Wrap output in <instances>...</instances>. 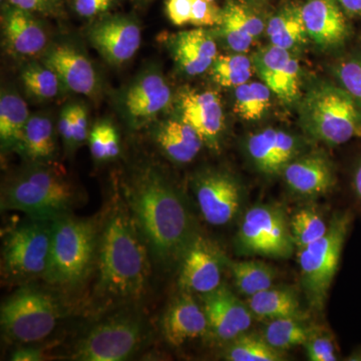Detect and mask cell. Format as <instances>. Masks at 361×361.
<instances>
[{
	"label": "cell",
	"instance_id": "obj_39",
	"mask_svg": "<svg viewBox=\"0 0 361 361\" xmlns=\"http://www.w3.org/2000/svg\"><path fill=\"white\" fill-rule=\"evenodd\" d=\"M223 7L213 0H192L190 25L195 27H218L222 23Z\"/></svg>",
	"mask_w": 361,
	"mask_h": 361
},
{
	"label": "cell",
	"instance_id": "obj_27",
	"mask_svg": "<svg viewBox=\"0 0 361 361\" xmlns=\"http://www.w3.org/2000/svg\"><path fill=\"white\" fill-rule=\"evenodd\" d=\"M265 32L271 44L289 51L302 47L310 39L302 8L296 4H285L278 9L268 20Z\"/></svg>",
	"mask_w": 361,
	"mask_h": 361
},
{
	"label": "cell",
	"instance_id": "obj_23",
	"mask_svg": "<svg viewBox=\"0 0 361 361\" xmlns=\"http://www.w3.org/2000/svg\"><path fill=\"white\" fill-rule=\"evenodd\" d=\"M301 8L308 37L318 47L334 49L348 39L346 14L337 0H305Z\"/></svg>",
	"mask_w": 361,
	"mask_h": 361
},
{
	"label": "cell",
	"instance_id": "obj_5",
	"mask_svg": "<svg viewBox=\"0 0 361 361\" xmlns=\"http://www.w3.org/2000/svg\"><path fill=\"white\" fill-rule=\"evenodd\" d=\"M300 118L306 134L329 146L361 137V106L342 87L315 85L303 97Z\"/></svg>",
	"mask_w": 361,
	"mask_h": 361
},
{
	"label": "cell",
	"instance_id": "obj_8",
	"mask_svg": "<svg viewBox=\"0 0 361 361\" xmlns=\"http://www.w3.org/2000/svg\"><path fill=\"white\" fill-rule=\"evenodd\" d=\"M52 221L28 218L6 232L1 249L2 279L18 285L44 279L51 254Z\"/></svg>",
	"mask_w": 361,
	"mask_h": 361
},
{
	"label": "cell",
	"instance_id": "obj_44",
	"mask_svg": "<svg viewBox=\"0 0 361 361\" xmlns=\"http://www.w3.org/2000/svg\"><path fill=\"white\" fill-rule=\"evenodd\" d=\"M166 14L176 26H185L191 23L192 0H166Z\"/></svg>",
	"mask_w": 361,
	"mask_h": 361
},
{
	"label": "cell",
	"instance_id": "obj_19",
	"mask_svg": "<svg viewBox=\"0 0 361 361\" xmlns=\"http://www.w3.org/2000/svg\"><path fill=\"white\" fill-rule=\"evenodd\" d=\"M161 332L166 342L174 348H180L208 334L205 310L193 293L182 291L171 302L161 317Z\"/></svg>",
	"mask_w": 361,
	"mask_h": 361
},
{
	"label": "cell",
	"instance_id": "obj_38",
	"mask_svg": "<svg viewBox=\"0 0 361 361\" xmlns=\"http://www.w3.org/2000/svg\"><path fill=\"white\" fill-rule=\"evenodd\" d=\"M336 75L341 87L361 106V59L349 58L336 66Z\"/></svg>",
	"mask_w": 361,
	"mask_h": 361
},
{
	"label": "cell",
	"instance_id": "obj_32",
	"mask_svg": "<svg viewBox=\"0 0 361 361\" xmlns=\"http://www.w3.org/2000/svg\"><path fill=\"white\" fill-rule=\"evenodd\" d=\"M209 75L216 85L237 87L248 82L253 75L252 59L241 52L218 54L209 68Z\"/></svg>",
	"mask_w": 361,
	"mask_h": 361
},
{
	"label": "cell",
	"instance_id": "obj_26",
	"mask_svg": "<svg viewBox=\"0 0 361 361\" xmlns=\"http://www.w3.org/2000/svg\"><path fill=\"white\" fill-rule=\"evenodd\" d=\"M153 139L161 154L178 165L191 163L204 145L200 135L179 116L156 125Z\"/></svg>",
	"mask_w": 361,
	"mask_h": 361
},
{
	"label": "cell",
	"instance_id": "obj_10",
	"mask_svg": "<svg viewBox=\"0 0 361 361\" xmlns=\"http://www.w3.org/2000/svg\"><path fill=\"white\" fill-rule=\"evenodd\" d=\"M237 246L244 254L289 258L295 243L283 211L274 206L259 205L252 207L244 215Z\"/></svg>",
	"mask_w": 361,
	"mask_h": 361
},
{
	"label": "cell",
	"instance_id": "obj_15",
	"mask_svg": "<svg viewBox=\"0 0 361 361\" xmlns=\"http://www.w3.org/2000/svg\"><path fill=\"white\" fill-rule=\"evenodd\" d=\"M179 116L200 135L204 145L217 151L225 130V114L219 94L213 90L184 87L177 96Z\"/></svg>",
	"mask_w": 361,
	"mask_h": 361
},
{
	"label": "cell",
	"instance_id": "obj_42",
	"mask_svg": "<svg viewBox=\"0 0 361 361\" xmlns=\"http://www.w3.org/2000/svg\"><path fill=\"white\" fill-rule=\"evenodd\" d=\"M118 0H73V8L78 16L94 18L108 14Z\"/></svg>",
	"mask_w": 361,
	"mask_h": 361
},
{
	"label": "cell",
	"instance_id": "obj_53",
	"mask_svg": "<svg viewBox=\"0 0 361 361\" xmlns=\"http://www.w3.org/2000/svg\"><path fill=\"white\" fill-rule=\"evenodd\" d=\"M213 1H216V0H213Z\"/></svg>",
	"mask_w": 361,
	"mask_h": 361
},
{
	"label": "cell",
	"instance_id": "obj_46",
	"mask_svg": "<svg viewBox=\"0 0 361 361\" xmlns=\"http://www.w3.org/2000/svg\"><path fill=\"white\" fill-rule=\"evenodd\" d=\"M58 129L66 149L71 151L73 148V104H68L59 115Z\"/></svg>",
	"mask_w": 361,
	"mask_h": 361
},
{
	"label": "cell",
	"instance_id": "obj_49",
	"mask_svg": "<svg viewBox=\"0 0 361 361\" xmlns=\"http://www.w3.org/2000/svg\"><path fill=\"white\" fill-rule=\"evenodd\" d=\"M337 2L346 16L361 18V0H337Z\"/></svg>",
	"mask_w": 361,
	"mask_h": 361
},
{
	"label": "cell",
	"instance_id": "obj_50",
	"mask_svg": "<svg viewBox=\"0 0 361 361\" xmlns=\"http://www.w3.org/2000/svg\"><path fill=\"white\" fill-rule=\"evenodd\" d=\"M353 186L356 197L361 202V160L356 166L355 174H353Z\"/></svg>",
	"mask_w": 361,
	"mask_h": 361
},
{
	"label": "cell",
	"instance_id": "obj_2",
	"mask_svg": "<svg viewBox=\"0 0 361 361\" xmlns=\"http://www.w3.org/2000/svg\"><path fill=\"white\" fill-rule=\"evenodd\" d=\"M122 195L153 263L163 269L179 266L199 231L178 188L160 168L145 165L126 180Z\"/></svg>",
	"mask_w": 361,
	"mask_h": 361
},
{
	"label": "cell",
	"instance_id": "obj_13",
	"mask_svg": "<svg viewBox=\"0 0 361 361\" xmlns=\"http://www.w3.org/2000/svg\"><path fill=\"white\" fill-rule=\"evenodd\" d=\"M227 263L219 247L199 233L180 260V288L200 295L216 290L222 285L223 269Z\"/></svg>",
	"mask_w": 361,
	"mask_h": 361
},
{
	"label": "cell",
	"instance_id": "obj_24",
	"mask_svg": "<svg viewBox=\"0 0 361 361\" xmlns=\"http://www.w3.org/2000/svg\"><path fill=\"white\" fill-rule=\"evenodd\" d=\"M255 8L241 0H227L223 6L222 23L217 32L233 52L245 54L264 32L266 23Z\"/></svg>",
	"mask_w": 361,
	"mask_h": 361
},
{
	"label": "cell",
	"instance_id": "obj_1",
	"mask_svg": "<svg viewBox=\"0 0 361 361\" xmlns=\"http://www.w3.org/2000/svg\"><path fill=\"white\" fill-rule=\"evenodd\" d=\"M152 264L149 247L116 192L101 223L92 290L97 310L137 306L148 291Z\"/></svg>",
	"mask_w": 361,
	"mask_h": 361
},
{
	"label": "cell",
	"instance_id": "obj_41",
	"mask_svg": "<svg viewBox=\"0 0 361 361\" xmlns=\"http://www.w3.org/2000/svg\"><path fill=\"white\" fill-rule=\"evenodd\" d=\"M304 346L308 360L311 361L337 360L336 348L329 337L315 334Z\"/></svg>",
	"mask_w": 361,
	"mask_h": 361
},
{
	"label": "cell",
	"instance_id": "obj_9",
	"mask_svg": "<svg viewBox=\"0 0 361 361\" xmlns=\"http://www.w3.org/2000/svg\"><path fill=\"white\" fill-rule=\"evenodd\" d=\"M351 223L350 213L336 214L329 222V231L322 239L298 250L303 289L316 310H322L326 301Z\"/></svg>",
	"mask_w": 361,
	"mask_h": 361
},
{
	"label": "cell",
	"instance_id": "obj_20",
	"mask_svg": "<svg viewBox=\"0 0 361 361\" xmlns=\"http://www.w3.org/2000/svg\"><path fill=\"white\" fill-rule=\"evenodd\" d=\"M42 63L58 75L66 89L82 96H94L97 92V71L92 61L77 47L58 44L49 47L42 56Z\"/></svg>",
	"mask_w": 361,
	"mask_h": 361
},
{
	"label": "cell",
	"instance_id": "obj_12",
	"mask_svg": "<svg viewBox=\"0 0 361 361\" xmlns=\"http://www.w3.org/2000/svg\"><path fill=\"white\" fill-rule=\"evenodd\" d=\"M92 47L106 63L118 66L134 58L142 44V30L134 18L104 14L87 30Z\"/></svg>",
	"mask_w": 361,
	"mask_h": 361
},
{
	"label": "cell",
	"instance_id": "obj_16",
	"mask_svg": "<svg viewBox=\"0 0 361 361\" xmlns=\"http://www.w3.org/2000/svg\"><path fill=\"white\" fill-rule=\"evenodd\" d=\"M252 63L254 73L282 102L292 104L299 99L300 65L291 51L271 44L258 49L252 56Z\"/></svg>",
	"mask_w": 361,
	"mask_h": 361
},
{
	"label": "cell",
	"instance_id": "obj_4",
	"mask_svg": "<svg viewBox=\"0 0 361 361\" xmlns=\"http://www.w3.org/2000/svg\"><path fill=\"white\" fill-rule=\"evenodd\" d=\"M101 223L71 213L52 221L51 254L44 280L54 290L75 291L94 272Z\"/></svg>",
	"mask_w": 361,
	"mask_h": 361
},
{
	"label": "cell",
	"instance_id": "obj_17",
	"mask_svg": "<svg viewBox=\"0 0 361 361\" xmlns=\"http://www.w3.org/2000/svg\"><path fill=\"white\" fill-rule=\"evenodd\" d=\"M201 303L208 319L209 332L218 341L229 343L251 327L253 314L248 305L225 285L201 295Z\"/></svg>",
	"mask_w": 361,
	"mask_h": 361
},
{
	"label": "cell",
	"instance_id": "obj_51",
	"mask_svg": "<svg viewBox=\"0 0 361 361\" xmlns=\"http://www.w3.org/2000/svg\"><path fill=\"white\" fill-rule=\"evenodd\" d=\"M241 1L245 2V4H249V6L257 7L265 4L266 0H241Z\"/></svg>",
	"mask_w": 361,
	"mask_h": 361
},
{
	"label": "cell",
	"instance_id": "obj_29",
	"mask_svg": "<svg viewBox=\"0 0 361 361\" xmlns=\"http://www.w3.org/2000/svg\"><path fill=\"white\" fill-rule=\"evenodd\" d=\"M30 118L25 99L13 90H2L0 97V145L2 152H18Z\"/></svg>",
	"mask_w": 361,
	"mask_h": 361
},
{
	"label": "cell",
	"instance_id": "obj_11",
	"mask_svg": "<svg viewBox=\"0 0 361 361\" xmlns=\"http://www.w3.org/2000/svg\"><path fill=\"white\" fill-rule=\"evenodd\" d=\"M193 192L203 219L212 226H224L236 217L242 205V188L230 173L216 169L199 172Z\"/></svg>",
	"mask_w": 361,
	"mask_h": 361
},
{
	"label": "cell",
	"instance_id": "obj_40",
	"mask_svg": "<svg viewBox=\"0 0 361 361\" xmlns=\"http://www.w3.org/2000/svg\"><path fill=\"white\" fill-rule=\"evenodd\" d=\"M7 2L11 6L49 18H61L66 16L63 0H7Z\"/></svg>",
	"mask_w": 361,
	"mask_h": 361
},
{
	"label": "cell",
	"instance_id": "obj_48",
	"mask_svg": "<svg viewBox=\"0 0 361 361\" xmlns=\"http://www.w3.org/2000/svg\"><path fill=\"white\" fill-rule=\"evenodd\" d=\"M11 360L13 361H39L44 360L42 349L33 344L20 345L11 353Z\"/></svg>",
	"mask_w": 361,
	"mask_h": 361
},
{
	"label": "cell",
	"instance_id": "obj_45",
	"mask_svg": "<svg viewBox=\"0 0 361 361\" xmlns=\"http://www.w3.org/2000/svg\"><path fill=\"white\" fill-rule=\"evenodd\" d=\"M89 146L92 158L97 161H106V140H104V122L96 123L90 130Z\"/></svg>",
	"mask_w": 361,
	"mask_h": 361
},
{
	"label": "cell",
	"instance_id": "obj_33",
	"mask_svg": "<svg viewBox=\"0 0 361 361\" xmlns=\"http://www.w3.org/2000/svg\"><path fill=\"white\" fill-rule=\"evenodd\" d=\"M271 94L264 82H248L235 87V114L247 122L261 120L270 110Z\"/></svg>",
	"mask_w": 361,
	"mask_h": 361
},
{
	"label": "cell",
	"instance_id": "obj_3",
	"mask_svg": "<svg viewBox=\"0 0 361 361\" xmlns=\"http://www.w3.org/2000/svg\"><path fill=\"white\" fill-rule=\"evenodd\" d=\"M78 200V188L63 169L51 163H30L6 180L0 205L2 211L52 221L71 214Z\"/></svg>",
	"mask_w": 361,
	"mask_h": 361
},
{
	"label": "cell",
	"instance_id": "obj_43",
	"mask_svg": "<svg viewBox=\"0 0 361 361\" xmlns=\"http://www.w3.org/2000/svg\"><path fill=\"white\" fill-rule=\"evenodd\" d=\"M73 148L89 139V116L84 104H73Z\"/></svg>",
	"mask_w": 361,
	"mask_h": 361
},
{
	"label": "cell",
	"instance_id": "obj_22",
	"mask_svg": "<svg viewBox=\"0 0 361 361\" xmlns=\"http://www.w3.org/2000/svg\"><path fill=\"white\" fill-rule=\"evenodd\" d=\"M168 47L176 65L188 77L208 71L218 56L217 42L207 28L174 33L168 39Z\"/></svg>",
	"mask_w": 361,
	"mask_h": 361
},
{
	"label": "cell",
	"instance_id": "obj_30",
	"mask_svg": "<svg viewBox=\"0 0 361 361\" xmlns=\"http://www.w3.org/2000/svg\"><path fill=\"white\" fill-rule=\"evenodd\" d=\"M248 307L252 314L263 319L300 318L304 313L295 292L287 288L266 289L248 298Z\"/></svg>",
	"mask_w": 361,
	"mask_h": 361
},
{
	"label": "cell",
	"instance_id": "obj_7",
	"mask_svg": "<svg viewBox=\"0 0 361 361\" xmlns=\"http://www.w3.org/2000/svg\"><path fill=\"white\" fill-rule=\"evenodd\" d=\"M137 306L116 308L78 339L71 360L123 361L133 357L148 337V326Z\"/></svg>",
	"mask_w": 361,
	"mask_h": 361
},
{
	"label": "cell",
	"instance_id": "obj_14",
	"mask_svg": "<svg viewBox=\"0 0 361 361\" xmlns=\"http://www.w3.org/2000/svg\"><path fill=\"white\" fill-rule=\"evenodd\" d=\"M172 90L160 71H147L126 90L123 111L133 129H140L156 120L172 104Z\"/></svg>",
	"mask_w": 361,
	"mask_h": 361
},
{
	"label": "cell",
	"instance_id": "obj_35",
	"mask_svg": "<svg viewBox=\"0 0 361 361\" xmlns=\"http://www.w3.org/2000/svg\"><path fill=\"white\" fill-rule=\"evenodd\" d=\"M224 357L229 361H281L283 351L271 346L264 337L243 334L228 343Z\"/></svg>",
	"mask_w": 361,
	"mask_h": 361
},
{
	"label": "cell",
	"instance_id": "obj_34",
	"mask_svg": "<svg viewBox=\"0 0 361 361\" xmlns=\"http://www.w3.org/2000/svg\"><path fill=\"white\" fill-rule=\"evenodd\" d=\"M316 334L312 327L308 326L300 318H279L270 320L265 327V341L280 351L304 345L310 337Z\"/></svg>",
	"mask_w": 361,
	"mask_h": 361
},
{
	"label": "cell",
	"instance_id": "obj_18",
	"mask_svg": "<svg viewBox=\"0 0 361 361\" xmlns=\"http://www.w3.org/2000/svg\"><path fill=\"white\" fill-rule=\"evenodd\" d=\"M2 35L6 51L18 58H33L44 54L49 37L35 13L6 4L2 7Z\"/></svg>",
	"mask_w": 361,
	"mask_h": 361
},
{
	"label": "cell",
	"instance_id": "obj_6",
	"mask_svg": "<svg viewBox=\"0 0 361 361\" xmlns=\"http://www.w3.org/2000/svg\"><path fill=\"white\" fill-rule=\"evenodd\" d=\"M63 310L61 298L52 289L23 285L2 302V334L18 345L44 341L58 326Z\"/></svg>",
	"mask_w": 361,
	"mask_h": 361
},
{
	"label": "cell",
	"instance_id": "obj_36",
	"mask_svg": "<svg viewBox=\"0 0 361 361\" xmlns=\"http://www.w3.org/2000/svg\"><path fill=\"white\" fill-rule=\"evenodd\" d=\"M21 82L26 94L39 101L54 99L59 94L61 80L44 63H30L21 73Z\"/></svg>",
	"mask_w": 361,
	"mask_h": 361
},
{
	"label": "cell",
	"instance_id": "obj_21",
	"mask_svg": "<svg viewBox=\"0 0 361 361\" xmlns=\"http://www.w3.org/2000/svg\"><path fill=\"white\" fill-rule=\"evenodd\" d=\"M301 145L295 135L268 128L251 135L247 152L255 167L267 175L282 174L286 166L298 157Z\"/></svg>",
	"mask_w": 361,
	"mask_h": 361
},
{
	"label": "cell",
	"instance_id": "obj_37",
	"mask_svg": "<svg viewBox=\"0 0 361 361\" xmlns=\"http://www.w3.org/2000/svg\"><path fill=\"white\" fill-rule=\"evenodd\" d=\"M289 223L292 237L298 250L322 239L329 227L322 216L313 208L301 209L294 214Z\"/></svg>",
	"mask_w": 361,
	"mask_h": 361
},
{
	"label": "cell",
	"instance_id": "obj_25",
	"mask_svg": "<svg viewBox=\"0 0 361 361\" xmlns=\"http://www.w3.org/2000/svg\"><path fill=\"white\" fill-rule=\"evenodd\" d=\"M282 175L289 189L304 197L326 194L336 184L331 161L318 153L297 157L286 166Z\"/></svg>",
	"mask_w": 361,
	"mask_h": 361
},
{
	"label": "cell",
	"instance_id": "obj_28",
	"mask_svg": "<svg viewBox=\"0 0 361 361\" xmlns=\"http://www.w3.org/2000/svg\"><path fill=\"white\" fill-rule=\"evenodd\" d=\"M16 153L30 163H52L56 153L54 123L44 114L30 116Z\"/></svg>",
	"mask_w": 361,
	"mask_h": 361
},
{
	"label": "cell",
	"instance_id": "obj_52",
	"mask_svg": "<svg viewBox=\"0 0 361 361\" xmlns=\"http://www.w3.org/2000/svg\"><path fill=\"white\" fill-rule=\"evenodd\" d=\"M134 1L137 2L139 4H148L151 0H134Z\"/></svg>",
	"mask_w": 361,
	"mask_h": 361
},
{
	"label": "cell",
	"instance_id": "obj_31",
	"mask_svg": "<svg viewBox=\"0 0 361 361\" xmlns=\"http://www.w3.org/2000/svg\"><path fill=\"white\" fill-rule=\"evenodd\" d=\"M233 281L237 290L250 297L273 287L276 279V271L272 266L261 261L249 260L228 262Z\"/></svg>",
	"mask_w": 361,
	"mask_h": 361
},
{
	"label": "cell",
	"instance_id": "obj_47",
	"mask_svg": "<svg viewBox=\"0 0 361 361\" xmlns=\"http://www.w3.org/2000/svg\"><path fill=\"white\" fill-rule=\"evenodd\" d=\"M104 140H106V161L114 160L120 155V137L113 123L104 122Z\"/></svg>",
	"mask_w": 361,
	"mask_h": 361
}]
</instances>
